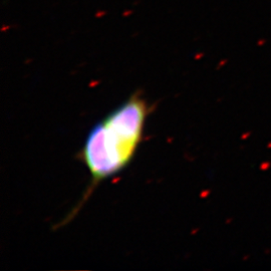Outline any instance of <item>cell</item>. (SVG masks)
Returning <instances> with one entry per match:
<instances>
[{
  "label": "cell",
  "instance_id": "cell-1",
  "mask_svg": "<svg viewBox=\"0 0 271 271\" xmlns=\"http://www.w3.org/2000/svg\"><path fill=\"white\" fill-rule=\"evenodd\" d=\"M149 112L145 98L136 91L90 130L79 155L89 169L90 184L61 225L77 215L101 182L119 173L131 163L143 139Z\"/></svg>",
  "mask_w": 271,
  "mask_h": 271
}]
</instances>
